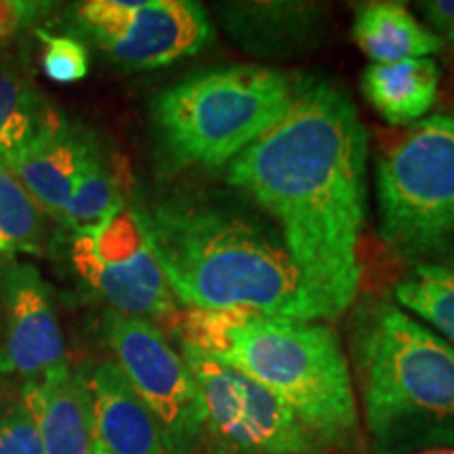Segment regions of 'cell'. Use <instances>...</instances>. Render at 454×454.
<instances>
[{
	"instance_id": "obj_1",
	"label": "cell",
	"mask_w": 454,
	"mask_h": 454,
	"mask_svg": "<svg viewBox=\"0 0 454 454\" xmlns=\"http://www.w3.org/2000/svg\"><path fill=\"white\" fill-rule=\"evenodd\" d=\"M366 158L349 95L325 78H299L280 121L225 168L227 184L276 219L314 320H339L356 301Z\"/></svg>"
},
{
	"instance_id": "obj_2",
	"label": "cell",
	"mask_w": 454,
	"mask_h": 454,
	"mask_svg": "<svg viewBox=\"0 0 454 454\" xmlns=\"http://www.w3.org/2000/svg\"><path fill=\"white\" fill-rule=\"evenodd\" d=\"M175 299L187 309H257L314 320L280 234L231 204L175 196L141 208Z\"/></svg>"
},
{
	"instance_id": "obj_3",
	"label": "cell",
	"mask_w": 454,
	"mask_h": 454,
	"mask_svg": "<svg viewBox=\"0 0 454 454\" xmlns=\"http://www.w3.org/2000/svg\"><path fill=\"white\" fill-rule=\"evenodd\" d=\"M181 345L268 387L317 446L360 442L356 391L339 334L317 320L257 309H185L170 320Z\"/></svg>"
},
{
	"instance_id": "obj_4",
	"label": "cell",
	"mask_w": 454,
	"mask_h": 454,
	"mask_svg": "<svg viewBox=\"0 0 454 454\" xmlns=\"http://www.w3.org/2000/svg\"><path fill=\"white\" fill-rule=\"evenodd\" d=\"M351 357L374 454L454 448V348L387 301L351 320Z\"/></svg>"
},
{
	"instance_id": "obj_5",
	"label": "cell",
	"mask_w": 454,
	"mask_h": 454,
	"mask_svg": "<svg viewBox=\"0 0 454 454\" xmlns=\"http://www.w3.org/2000/svg\"><path fill=\"white\" fill-rule=\"evenodd\" d=\"M293 81L265 66H225L162 89L152 130L164 173L227 167L286 112Z\"/></svg>"
},
{
	"instance_id": "obj_6",
	"label": "cell",
	"mask_w": 454,
	"mask_h": 454,
	"mask_svg": "<svg viewBox=\"0 0 454 454\" xmlns=\"http://www.w3.org/2000/svg\"><path fill=\"white\" fill-rule=\"evenodd\" d=\"M379 236L414 265L454 248V112L414 122L377 162Z\"/></svg>"
},
{
	"instance_id": "obj_7",
	"label": "cell",
	"mask_w": 454,
	"mask_h": 454,
	"mask_svg": "<svg viewBox=\"0 0 454 454\" xmlns=\"http://www.w3.org/2000/svg\"><path fill=\"white\" fill-rule=\"evenodd\" d=\"M198 397L204 435L221 454H309L317 444L303 423L268 387L181 345Z\"/></svg>"
},
{
	"instance_id": "obj_8",
	"label": "cell",
	"mask_w": 454,
	"mask_h": 454,
	"mask_svg": "<svg viewBox=\"0 0 454 454\" xmlns=\"http://www.w3.org/2000/svg\"><path fill=\"white\" fill-rule=\"evenodd\" d=\"M72 263L110 309L152 322H170L177 303L147 236L141 208L124 200L98 225L74 234Z\"/></svg>"
},
{
	"instance_id": "obj_9",
	"label": "cell",
	"mask_w": 454,
	"mask_h": 454,
	"mask_svg": "<svg viewBox=\"0 0 454 454\" xmlns=\"http://www.w3.org/2000/svg\"><path fill=\"white\" fill-rule=\"evenodd\" d=\"M101 331L130 387L154 414L167 454H196L204 435L198 389L184 356L141 317L107 309Z\"/></svg>"
},
{
	"instance_id": "obj_10",
	"label": "cell",
	"mask_w": 454,
	"mask_h": 454,
	"mask_svg": "<svg viewBox=\"0 0 454 454\" xmlns=\"http://www.w3.org/2000/svg\"><path fill=\"white\" fill-rule=\"evenodd\" d=\"M76 24L114 64L154 70L196 55L211 43L213 26L194 0H87Z\"/></svg>"
},
{
	"instance_id": "obj_11",
	"label": "cell",
	"mask_w": 454,
	"mask_h": 454,
	"mask_svg": "<svg viewBox=\"0 0 454 454\" xmlns=\"http://www.w3.org/2000/svg\"><path fill=\"white\" fill-rule=\"evenodd\" d=\"M4 305V368L26 381L67 364L53 288L32 263H9L0 274Z\"/></svg>"
},
{
	"instance_id": "obj_12",
	"label": "cell",
	"mask_w": 454,
	"mask_h": 454,
	"mask_svg": "<svg viewBox=\"0 0 454 454\" xmlns=\"http://www.w3.org/2000/svg\"><path fill=\"white\" fill-rule=\"evenodd\" d=\"M21 402L36 423L44 454H93L89 374L55 366L21 385Z\"/></svg>"
},
{
	"instance_id": "obj_13",
	"label": "cell",
	"mask_w": 454,
	"mask_h": 454,
	"mask_svg": "<svg viewBox=\"0 0 454 454\" xmlns=\"http://www.w3.org/2000/svg\"><path fill=\"white\" fill-rule=\"evenodd\" d=\"M99 147L93 133L61 116L9 170L43 213L59 219L78 175Z\"/></svg>"
},
{
	"instance_id": "obj_14",
	"label": "cell",
	"mask_w": 454,
	"mask_h": 454,
	"mask_svg": "<svg viewBox=\"0 0 454 454\" xmlns=\"http://www.w3.org/2000/svg\"><path fill=\"white\" fill-rule=\"evenodd\" d=\"M95 442L107 454H167L154 414L135 394L116 362L107 360L89 374Z\"/></svg>"
},
{
	"instance_id": "obj_15",
	"label": "cell",
	"mask_w": 454,
	"mask_h": 454,
	"mask_svg": "<svg viewBox=\"0 0 454 454\" xmlns=\"http://www.w3.org/2000/svg\"><path fill=\"white\" fill-rule=\"evenodd\" d=\"M326 7L314 3H223L219 15L238 47L253 55H291L316 41Z\"/></svg>"
},
{
	"instance_id": "obj_16",
	"label": "cell",
	"mask_w": 454,
	"mask_h": 454,
	"mask_svg": "<svg viewBox=\"0 0 454 454\" xmlns=\"http://www.w3.org/2000/svg\"><path fill=\"white\" fill-rule=\"evenodd\" d=\"M442 70L431 57L371 64L362 72V95L394 127L419 122L438 101Z\"/></svg>"
},
{
	"instance_id": "obj_17",
	"label": "cell",
	"mask_w": 454,
	"mask_h": 454,
	"mask_svg": "<svg viewBox=\"0 0 454 454\" xmlns=\"http://www.w3.org/2000/svg\"><path fill=\"white\" fill-rule=\"evenodd\" d=\"M59 118L27 70L0 57V164L13 167Z\"/></svg>"
},
{
	"instance_id": "obj_18",
	"label": "cell",
	"mask_w": 454,
	"mask_h": 454,
	"mask_svg": "<svg viewBox=\"0 0 454 454\" xmlns=\"http://www.w3.org/2000/svg\"><path fill=\"white\" fill-rule=\"evenodd\" d=\"M351 38L372 64L438 55L444 43L402 3H366L356 9Z\"/></svg>"
},
{
	"instance_id": "obj_19",
	"label": "cell",
	"mask_w": 454,
	"mask_h": 454,
	"mask_svg": "<svg viewBox=\"0 0 454 454\" xmlns=\"http://www.w3.org/2000/svg\"><path fill=\"white\" fill-rule=\"evenodd\" d=\"M394 297L411 309L454 348V265H414L404 280L395 284Z\"/></svg>"
},
{
	"instance_id": "obj_20",
	"label": "cell",
	"mask_w": 454,
	"mask_h": 454,
	"mask_svg": "<svg viewBox=\"0 0 454 454\" xmlns=\"http://www.w3.org/2000/svg\"><path fill=\"white\" fill-rule=\"evenodd\" d=\"M122 202L124 196L121 184H118L114 170L107 167L99 145L78 175L70 200L66 202L57 221L72 234H78V231L89 230L104 221Z\"/></svg>"
},
{
	"instance_id": "obj_21",
	"label": "cell",
	"mask_w": 454,
	"mask_h": 454,
	"mask_svg": "<svg viewBox=\"0 0 454 454\" xmlns=\"http://www.w3.org/2000/svg\"><path fill=\"white\" fill-rule=\"evenodd\" d=\"M44 247V219L38 204L7 167L0 164V253L38 254Z\"/></svg>"
},
{
	"instance_id": "obj_22",
	"label": "cell",
	"mask_w": 454,
	"mask_h": 454,
	"mask_svg": "<svg viewBox=\"0 0 454 454\" xmlns=\"http://www.w3.org/2000/svg\"><path fill=\"white\" fill-rule=\"evenodd\" d=\"M43 43V70L51 81L70 84L82 81L89 74V51L74 36H55L36 30Z\"/></svg>"
},
{
	"instance_id": "obj_23",
	"label": "cell",
	"mask_w": 454,
	"mask_h": 454,
	"mask_svg": "<svg viewBox=\"0 0 454 454\" xmlns=\"http://www.w3.org/2000/svg\"><path fill=\"white\" fill-rule=\"evenodd\" d=\"M0 454H44L36 423L21 397L0 389Z\"/></svg>"
},
{
	"instance_id": "obj_24",
	"label": "cell",
	"mask_w": 454,
	"mask_h": 454,
	"mask_svg": "<svg viewBox=\"0 0 454 454\" xmlns=\"http://www.w3.org/2000/svg\"><path fill=\"white\" fill-rule=\"evenodd\" d=\"M51 9L49 3L32 0H0V43H7Z\"/></svg>"
},
{
	"instance_id": "obj_25",
	"label": "cell",
	"mask_w": 454,
	"mask_h": 454,
	"mask_svg": "<svg viewBox=\"0 0 454 454\" xmlns=\"http://www.w3.org/2000/svg\"><path fill=\"white\" fill-rule=\"evenodd\" d=\"M417 7L427 21V30L454 47V0H425Z\"/></svg>"
},
{
	"instance_id": "obj_26",
	"label": "cell",
	"mask_w": 454,
	"mask_h": 454,
	"mask_svg": "<svg viewBox=\"0 0 454 454\" xmlns=\"http://www.w3.org/2000/svg\"><path fill=\"white\" fill-rule=\"evenodd\" d=\"M7 377V368H4V348H3V333H0V389H3V379Z\"/></svg>"
},
{
	"instance_id": "obj_27",
	"label": "cell",
	"mask_w": 454,
	"mask_h": 454,
	"mask_svg": "<svg viewBox=\"0 0 454 454\" xmlns=\"http://www.w3.org/2000/svg\"><path fill=\"white\" fill-rule=\"evenodd\" d=\"M417 454H454V448H435V450H425Z\"/></svg>"
},
{
	"instance_id": "obj_28",
	"label": "cell",
	"mask_w": 454,
	"mask_h": 454,
	"mask_svg": "<svg viewBox=\"0 0 454 454\" xmlns=\"http://www.w3.org/2000/svg\"><path fill=\"white\" fill-rule=\"evenodd\" d=\"M93 454H107L106 450H104V448H101L99 444H98V442H95V448H93Z\"/></svg>"
}]
</instances>
